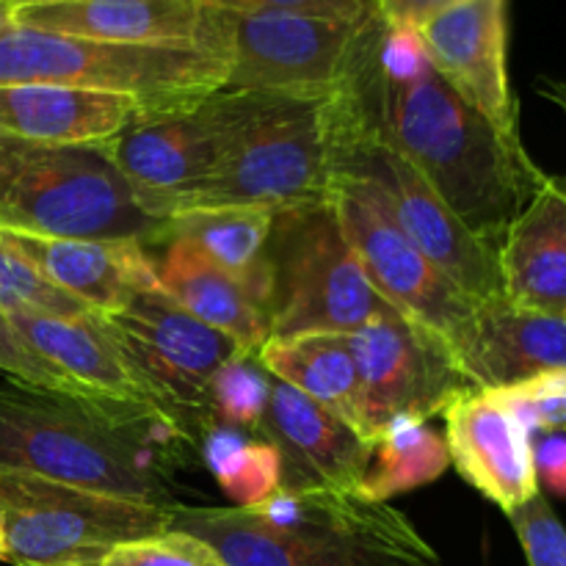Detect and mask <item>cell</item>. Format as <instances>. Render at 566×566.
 Returning a JSON list of instances; mask_svg holds the SVG:
<instances>
[{"instance_id":"cell-36","label":"cell","mask_w":566,"mask_h":566,"mask_svg":"<svg viewBox=\"0 0 566 566\" xmlns=\"http://www.w3.org/2000/svg\"><path fill=\"white\" fill-rule=\"evenodd\" d=\"M459 3H464V0H376V9L387 25L418 31L431 17L442 14Z\"/></svg>"},{"instance_id":"cell-20","label":"cell","mask_w":566,"mask_h":566,"mask_svg":"<svg viewBox=\"0 0 566 566\" xmlns=\"http://www.w3.org/2000/svg\"><path fill=\"white\" fill-rule=\"evenodd\" d=\"M155 114L130 94L9 83L0 86V138L36 144H103Z\"/></svg>"},{"instance_id":"cell-7","label":"cell","mask_w":566,"mask_h":566,"mask_svg":"<svg viewBox=\"0 0 566 566\" xmlns=\"http://www.w3.org/2000/svg\"><path fill=\"white\" fill-rule=\"evenodd\" d=\"M329 171L357 177L379 199L403 235L473 302L503 296L497 249L468 230L423 175L376 133L359 125L329 94L326 99Z\"/></svg>"},{"instance_id":"cell-29","label":"cell","mask_w":566,"mask_h":566,"mask_svg":"<svg viewBox=\"0 0 566 566\" xmlns=\"http://www.w3.org/2000/svg\"><path fill=\"white\" fill-rule=\"evenodd\" d=\"M274 376L263 368L258 352H241L221 365L208 385V409L216 426L260 434Z\"/></svg>"},{"instance_id":"cell-24","label":"cell","mask_w":566,"mask_h":566,"mask_svg":"<svg viewBox=\"0 0 566 566\" xmlns=\"http://www.w3.org/2000/svg\"><path fill=\"white\" fill-rule=\"evenodd\" d=\"M160 287L182 310L224 332L243 352H260L269 340V318L230 274L210 263L191 241L171 235L160 260H153Z\"/></svg>"},{"instance_id":"cell-19","label":"cell","mask_w":566,"mask_h":566,"mask_svg":"<svg viewBox=\"0 0 566 566\" xmlns=\"http://www.w3.org/2000/svg\"><path fill=\"white\" fill-rule=\"evenodd\" d=\"M17 335L70 381L108 407L158 420L171 431L164 401L130 365L94 315L59 318L42 313H6ZM175 434V431H171ZM177 437V434H175ZM180 440V437H177Z\"/></svg>"},{"instance_id":"cell-2","label":"cell","mask_w":566,"mask_h":566,"mask_svg":"<svg viewBox=\"0 0 566 566\" xmlns=\"http://www.w3.org/2000/svg\"><path fill=\"white\" fill-rule=\"evenodd\" d=\"M171 528L227 566H442L407 514L329 484H282L252 509L177 503Z\"/></svg>"},{"instance_id":"cell-40","label":"cell","mask_w":566,"mask_h":566,"mask_svg":"<svg viewBox=\"0 0 566 566\" xmlns=\"http://www.w3.org/2000/svg\"><path fill=\"white\" fill-rule=\"evenodd\" d=\"M0 562H6V539H3V528H0Z\"/></svg>"},{"instance_id":"cell-34","label":"cell","mask_w":566,"mask_h":566,"mask_svg":"<svg viewBox=\"0 0 566 566\" xmlns=\"http://www.w3.org/2000/svg\"><path fill=\"white\" fill-rule=\"evenodd\" d=\"M506 517L528 566H566V528L542 492Z\"/></svg>"},{"instance_id":"cell-16","label":"cell","mask_w":566,"mask_h":566,"mask_svg":"<svg viewBox=\"0 0 566 566\" xmlns=\"http://www.w3.org/2000/svg\"><path fill=\"white\" fill-rule=\"evenodd\" d=\"M442 418L457 473L503 514L542 492L534 468V434L497 392L470 387L448 403Z\"/></svg>"},{"instance_id":"cell-32","label":"cell","mask_w":566,"mask_h":566,"mask_svg":"<svg viewBox=\"0 0 566 566\" xmlns=\"http://www.w3.org/2000/svg\"><path fill=\"white\" fill-rule=\"evenodd\" d=\"M99 566H227L224 558L186 531L169 528L149 539L130 542L111 553Z\"/></svg>"},{"instance_id":"cell-15","label":"cell","mask_w":566,"mask_h":566,"mask_svg":"<svg viewBox=\"0 0 566 566\" xmlns=\"http://www.w3.org/2000/svg\"><path fill=\"white\" fill-rule=\"evenodd\" d=\"M426 59L497 130L520 136L509 81L506 0H464L418 28Z\"/></svg>"},{"instance_id":"cell-39","label":"cell","mask_w":566,"mask_h":566,"mask_svg":"<svg viewBox=\"0 0 566 566\" xmlns=\"http://www.w3.org/2000/svg\"><path fill=\"white\" fill-rule=\"evenodd\" d=\"M39 3H53V0H11L14 9H22V6H39Z\"/></svg>"},{"instance_id":"cell-18","label":"cell","mask_w":566,"mask_h":566,"mask_svg":"<svg viewBox=\"0 0 566 566\" xmlns=\"http://www.w3.org/2000/svg\"><path fill=\"white\" fill-rule=\"evenodd\" d=\"M0 241L92 315L116 313L136 293L158 285L153 258L136 241L59 238L3 221Z\"/></svg>"},{"instance_id":"cell-4","label":"cell","mask_w":566,"mask_h":566,"mask_svg":"<svg viewBox=\"0 0 566 566\" xmlns=\"http://www.w3.org/2000/svg\"><path fill=\"white\" fill-rule=\"evenodd\" d=\"M0 221L59 238L166 243L169 221L147 213L97 144L0 138Z\"/></svg>"},{"instance_id":"cell-27","label":"cell","mask_w":566,"mask_h":566,"mask_svg":"<svg viewBox=\"0 0 566 566\" xmlns=\"http://www.w3.org/2000/svg\"><path fill=\"white\" fill-rule=\"evenodd\" d=\"M451 468L446 437L429 420L398 418L365 442L357 492L368 501L390 503L392 497L431 484Z\"/></svg>"},{"instance_id":"cell-5","label":"cell","mask_w":566,"mask_h":566,"mask_svg":"<svg viewBox=\"0 0 566 566\" xmlns=\"http://www.w3.org/2000/svg\"><path fill=\"white\" fill-rule=\"evenodd\" d=\"M326 99L329 94L243 92V114L224 160L182 199L175 216L210 208L293 213L324 205L329 193Z\"/></svg>"},{"instance_id":"cell-11","label":"cell","mask_w":566,"mask_h":566,"mask_svg":"<svg viewBox=\"0 0 566 566\" xmlns=\"http://www.w3.org/2000/svg\"><path fill=\"white\" fill-rule=\"evenodd\" d=\"M94 318L158 392L171 431L182 442L202 446L216 426L208 409L210 379L243 348L224 332L210 329L193 318L160 287V282L136 293L116 313Z\"/></svg>"},{"instance_id":"cell-1","label":"cell","mask_w":566,"mask_h":566,"mask_svg":"<svg viewBox=\"0 0 566 566\" xmlns=\"http://www.w3.org/2000/svg\"><path fill=\"white\" fill-rule=\"evenodd\" d=\"M335 99L407 158L453 216L495 249L547 177L523 138L497 130L442 81L418 31L387 25L379 11Z\"/></svg>"},{"instance_id":"cell-33","label":"cell","mask_w":566,"mask_h":566,"mask_svg":"<svg viewBox=\"0 0 566 566\" xmlns=\"http://www.w3.org/2000/svg\"><path fill=\"white\" fill-rule=\"evenodd\" d=\"M497 398L517 415L531 434H566V370L536 376L512 390H501Z\"/></svg>"},{"instance_id":"cell-14","label":"cell","mask_w":566,"mask_h":566,"mask_svg":"<svg viewBox=\"0 0 566 566\" xmlns=\"http://www.w3.org/2000/svg\"><path fill=\"white\" fill-rule=\"evenodd\" d=\"M348 337L363 387L365 442L398 418H437L473 387L448 343L390 304Z\"/></svg>"},{"instance_id":"cell-26","label":"cell","mask_w":566,"mask_h":566,"mask_svg":"<svg viewBox=\"0 0 566 566\" xmlns=\"http://www.w3.org/2000/svg\"><path fill=\"white\" fill-rule=\"evenodd\" d=\"M258 357L276 381L313 398L365 440L363 387L352 337L340 332L269 337Z\"/></svg>"},{"instance_id":"cell-10","label":"cell","mask_w":566,"mask_h":566,"mask_svg":"<svg viewBox=\"0 0 566 566\" xmlns=\"http://www.w3.org/2000/svg\"><path fill=\"white\" fill-rule=\"evenodd\" d=\"M274 302L269 337L354 335L387 307L329 202L280 213L271 238Z\"/></svg>"},{"instance_id":"cell-22","label":"cell","mask_w":566,"mask_h":566,"mask_svg":"<svg viewBox=\"0 0 566 566\" xmlns=\"http://www.w3.org/2000/svg\"><path fill=\"white\" fill-rule=\"evenodd\" d=\"M258 437L280 451L282 484H329L357 492L365 440L304 392L274 379Z\"/></svg>"},{"instance_id":"cell-8","label":"cell","mask_w":566,"mask_h":566,"mask_svg":"<svg viewBox=\"0 0 566 566\" xmlns=\"http://www.w3.org/2000/svg\"><path fill=\"white\" fill-rule=\"evenodd\" d=\"M368 20L340 22L296 11L205 3L199 50L224 64V88L232 92L326 97L352 72Z\"/></svg>"},{"instance_id":"cell-21","label":"cell","mask_w":566,"mask_h":566,"mask_svg":"<svg viewBox=\"0 0 566 566\" xmlns=\"http://www.w3.org/2000/svg\"><path fill=\"white\" fill-rule=\"evenodd\" d=\"M205 0H53L17 9V25L133 48L199 50Z\"/></svg>"},{"instance_id":"cell-3","label":"cell","mask_w":566,"mask_h":566,"mask_svg":"<svg viewBox=\"0 0 566 566\" xmlns=\"http://www.w3.org/2000/svg\"><path fill=\"white\" fill-rule=\"evenodd\" d=\"M155 426L166 429L142 415L9 381L0 387V468L177 506L166 459L153 446Z\"/></svg>"},{"instance_id":"cell-37","label":"cell","mask_w":566,"mask_h":566,"mask_svg":"<svg viewBox=\"0 0 566 566\" xmlns=\"http://www.w3.org/2000/svg\"><path fill=\"white\" fill-rule=\"evenodd\" d=\"M539 94L545 99H551V103L566 116V81H556V77H542Z\"/></svg>"},{"instance_id":"cell-23","label":"cell","mask_w":566,"mask_h":566,"mask_svg":"<svg viewBox=\"0 0 566 566\" xmlns=\"http://www.w3.org/2000/svg\"><path fill=\"white\" fill-rule=\"evenodd\" d=\"M503 296L566 318V175H547L497 247Z\"/></svg>"},{"instance_id":"cell-13","label":"cell","mask_w":566,"mask_h":566,"mask_svg":"<svg viewBox=\"0 0 566 566\" xmlns=\"http://www.w3.org/2000/svg\"><path fill=\"white\" fill-rule=\"evenodd\" d=\"M326 202L335 210L370 285L390 307L440 335L451 348L479 302L464 296L387 216L357 177L329 171Z\"/></svg>"},{"instance_id":"cell-9","label":"cell","mask_w":566,"mask_h":566,"mask_svg":"<svg viewBox=\"0 0 566 566\" xmlns=\"http://www.w3.org/2000/svg\"><path fill=\"white\" fill-rule=\"evenodd\" d=\"M175 506L127 501L0 468V528L6 564L99 566L116 547L171 528Z\"/></svg>"},{"instance_id":"cell-35","label":"cell","mask_w":566,"mask_h":566,"mask_svg":"<svg viewBox=\"0 0 566 566\" xmlns=\"http://www.w3.org/2000/svg\"><path fill=\"white\" fill-rule=\"evenodd\" d=\"M534 468L539 486L545 484L556 495L566 497V434H545L534 440Z\"/></svg>"},{"instance_id":"cell-28","label":"cell","mask_w":566,"mask_h":566,"mask_svg":"<svg viewBox=\"0 0 566 566\" xmlns=\"http://www.w3.org/2000/svg\"><path fill=\"white\" fill-rule=\"evenodd\" d=\"M208 468L213 470L221 492L235 506L252 509L274 495L285 479L282 457L274 442L247 437L243 431L213 426L199 446Z\"/></svg>"},{"instance_id":"cell-38","label":"cell","mask_w":566,"mask_h":566,"mask_svg":"<svg viewBox=\"0 0 566 566\" xmlns=\"http://www.w3.org/2000/svg\"><path fill=\"white\" fill-rule=\"evenodd\" d=\"M14 25H17V9L0 0V33L11 31Z\"/></svg>"},{"instance_id":"cell-17","label":"cell","mask_w":566,"mask_h":566,"mask_svg":"<svg viewBox=\"0 0 566 566\" xmlns=\"http://www.w3.org/2000/svg\"><path fill=\"white\" fill-rule=\"evenodd\" d=\"M459 368L475 390H512L536 376L566 370V318L486 298L451 340Z\"/></svg>"},{"instance_id":"cell-31","label":"cell","mask_w":566,"mask_h":566,"mask_svg":"<svg viewBox=\"0 0 566 566\" xmlns=\"http://www.w3.org/2000/svg\"><path fill=\"white\" fill-rule=\"evenodd\" d=\"M0 374H3L9 381H17V385H28V387H36V390L59 392V396L81 398V401H92V403H99V407H108V403L88 396V392L83 390V387H77L75 381L66 379L55 365H50L48 359L39 357V354L33 352L20 335H17V329L11 326L9 315H6L3 310H0ZM108 409H116V407H108ZM116 412H125V409H116Z\"/></svg>"},{"instance_id":"cell-25","label":"cell","mask_w":566,"mask_h":566,"mask_svg":"<svg viewBox=\"0 0 566 566\" xmlns=\"http://www.w3.org/2000/svg\"><path fill=\"white\" fill-rule=\"evenodd\" d=\"M276 219L280 213L265 208H210L175 216L169 227L171 235L191 241L210 263L230 274L269 318L274 302L271 238Z\"/></svg>"},{"instance_id":"cell-6","label":"cell","mask_w":566,"mask_h":566,"mask_svg":"<svg viewBox=\"0 0 566 566\" xmlns=\"http://www.w3.org/2000/svg\"><path fill=\"white\" fill-rule=\"evenodd\" d=\"M9 83L130 94L164 114L224 88V64L193 48H133L14 25L0 33V86Z\"/></svg>"},{"instance_id":"cell-30","label":"cell","mask_w":566,"mask_h":566,"mask_svg":"<svg viewBox=\"0 0 566 566\" xmlns=\"http://www.w3.org/2000/svg\"><path fill=\"white\" fill-rule=\"evenodd\" d=\"M0 310L3 313H42L59 318L92 315L77 298L50 285L14 249L0 241Z\"/></svg>"},{"instance_id":"cell-12","label":"cell","mask_w":566,"mask_h":566,"mask_svg":"<svg viewBox=\"0 0 566 566\" xmlns=\"http://www.w3.org/2000/svg\"><path fill=\"white\" fill-rule=\"evenodd\" d=\"M243 114V92L219 88L197 105L147 114L127 130L97 144L130 182L144 210L169 221L224 160Z\"/></svg>"}]
</instances>
